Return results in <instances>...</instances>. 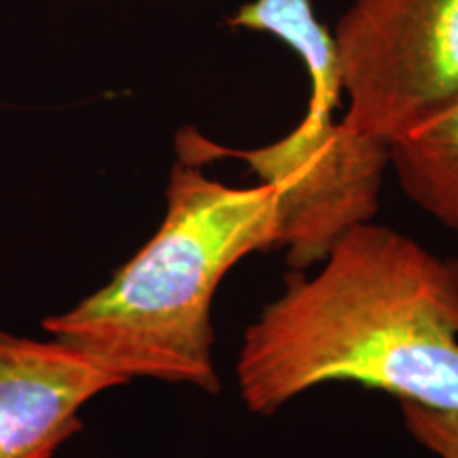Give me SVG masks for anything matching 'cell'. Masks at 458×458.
I'll return each mask as SVG.
<instances>
[{"mask_svg":"<svg viewBox=\"0 0 458 458\" xmlns=\"http://www.w3.org/2000/svg\"><path fill=\"white\" fill-rule=\"evenodd\" d=\"M312 276L283 295L240 346V399L274 411L310 388L357 382L458 411V257H439L386 225L348 229Z\"/></svg>","mask_w":458,"mask_h":458,"instance_id":"obj_1","label":"cell"},{"mask_svg":"<svg viewBox=\"0 0 458 458\" xmlns=\"http://www.w3.org/2000/svg\"><path fill=\"white\" fill-rule=\"evenodd\" d=\"M280 236L272 185L229 187L179 159L153 238L102 289L43 327L123 382L151 377L216 394V289L244 257L280 249Z\"/></svg>","mask_w":458,"mask_h":458,"instance_id":"obj_2","label":"cell"},{"mask_svg":"<svg viewBox=\"0 0 458 458\" xmlns=\"http://www.w3.org/2000/svg\"><path fill=\"white\" fill-rule=\"evenodd\" d=\"M342 83H310L308 108L289 134L259 148H232L206 139L193 125L174 139L181 162L204 165L244 162L278 191L280 249L297 272L317 266L348 229L374 219L388 168V142L335 122Z\"/></svg>","mask_w":458,"mask_h":458,"instance_id":"obj_3","label":"cell"},{"mask_svg":"<svg viewBox=\"0 0 458 458\" xmlns=\"http://www.w3.org/2000/svg\"><path fill=\"white\" fill-rule=\"evenodd\" d=\"M334 38L354 131L391 142L458 94V0H352Z\"/></svg>","mask_w":458,"mask_h":458,"instance_id":"obj_4","label":"cell"},{"mask_svg":"<svg viewBox=\"0 0 458 458\" xmlns=\"http://www.w3.org/2000/svg\"><path fill=\"white\" fill-rule=\"evenodd\" d=\"M119 385L66 344L0 331V458H51L83 428L79 410Z\"/></svg>","mask_w":458,"mask_h":458,"instance_id":"obj_5","label":"cell"},{"mask_svg":"<svg viewBox=\"0 0 458 458\" xmlns=\"http://www.w3.org/2000/svg\"><path fill=\"white\" fill-rule=\"evenodd\" d=\"M388 165L411 202L458 233V94L388 142Z\"/></svg>","mask_w":458,"mask_h":458,"instance_id":"obj_6","label":"cell"},{"mask_svg":"<svg viewBox=\"0 0 458 458\" xmlns=\"http://www.w3.org/2000/svg\"><path fill=\"white\" fill-rule=\"evenodd\" d=\"M405 428L418 444L439 458H458V411L433 410L414 401H399Z\"/></svg>","mask_w":458,"mask_h":458,"instance_id":"obj_7","label":"cell"}]
</instances>
